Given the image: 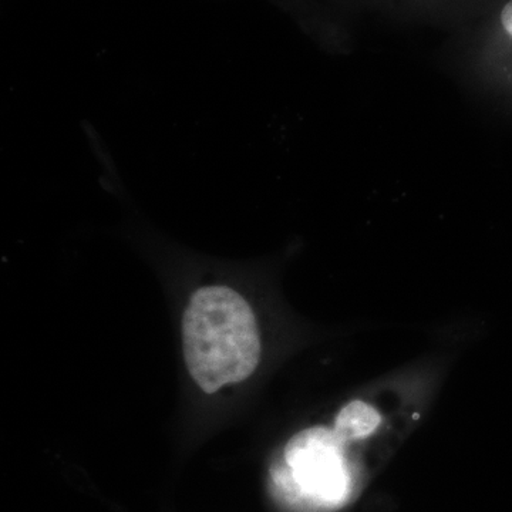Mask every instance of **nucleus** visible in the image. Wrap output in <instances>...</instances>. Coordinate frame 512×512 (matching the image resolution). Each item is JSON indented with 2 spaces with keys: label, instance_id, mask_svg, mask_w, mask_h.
Listing matches in <instances>:
<instances>
[{
  "label": "nucleus",
  "instance_id": "f257e3e1",
  "mask_svg": "<svg viewBox=\"0 0 512 512\" xmlns=\"http://www.w3.org/2000/svg\"><path fill=\"white\" fill-rule=\"evenodd\" d=\"M183 342L192 379L210 394L248 379L261 356L254 312L228 285H202L192 292L184 312Z\"/></svg>",
  "mask_w": 512,
  "mask_h": 512
},
{
  "label": "nucleus",
  "instance_id": "f03ea898",
  "mask_svg": "<svg viewBox=\"0 0 512 512\" xmlns=\"http://www.w3.org/2000/svg\"><path fill=\"white\" fill-rule=\"evenodd\" d=\"M345 444L335 430L312 427L286 444L284 466L274 471L276 488L289 503L312 510H338L352 494Z\"/></svg>",
  "mask_w": 512,
  "mask_h": 512
},
{
  "label": "nucleus",
  "instance_id": "7ed1b4c3",
  "mask_svg": "<svg viewBox=\"0 0 512 512\" xmlns=\"http://www.w3.org/2000/svg\"><path fill=\"white\" fill-rule=\"evenodd\" d=\"M380 423H382V417L375 407L369 406L362 400H353L340 410L333 430L343 443H350V441L369 437L370 434L375 433Z\"/></svg>",
  "mask_w": 512,
  "mask_h": 512
},
{
  "label": "nucleus",
  "instance_id": "20e7f679",
  "mask_svg": "<svg viewBox=\"0 0 512 512\" xmlns=\"http://www.w3.org/2000/svg\"><path fill=\"white\" fill-rule=\"evenodd\" d=\"M501 23H503L505 32L512 37V0L505 5L501 12Z\"/></svg>",
  "mask_w": 512,
  "mask_h": 512
}]
</instances>
